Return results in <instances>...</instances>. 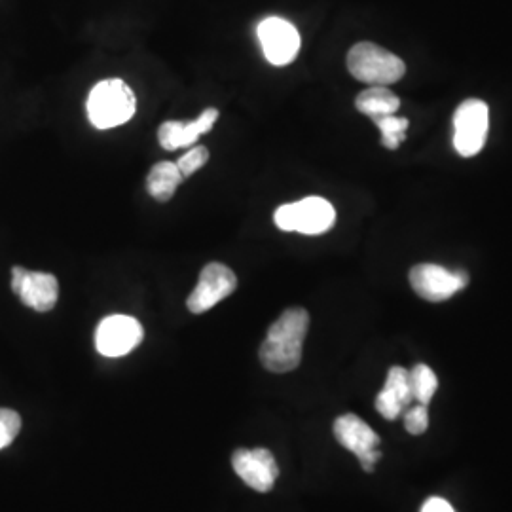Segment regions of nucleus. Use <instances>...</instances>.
Instances as JSON below:
<instances>
[{
  "mask_svg": "<svg viewBox=\"0 0 512 512\" xmlns=\"http://www.w3.org/2000/svg\"><path fill=\"white\" fill-rule=\"evenodd\" d=\"M404 427L410 435H423L429 427V412L425 404H418L410 408L404 416Z\"/></svg>",
  "mask_w": 512,
  "mask_h": 512,
  "instance_id": "obj_21",
  "label": "nucleus"
},
{
  "mask_svg": "<svg viewBox=\"0 0 512 512\" xmlns=\"http://www.w3.org/2000/svg\"><path fill=\"white\" fill-rule=\"evenodd\" d=\"M183 181L184 177L177 164L160 162V164L154 165L148 173V194L158 202H169Z\"/></svg>",
  "mask_w": 512,
  "mask_h": 512,
  "instance_id": "obj_15",
  "label": "nucleus"
},
{
  "mask_svg": "<svg viewBox=\"0 0 512 512\" xmlns=\"http://www.w3.org/2000/svg\"><path fill=\"white\" fill-rule=\"evenodd\" d=\"M414 401L410 374L403 366H393L387 372L384 389L376 397V410L385 420H397L403 414L404 408Z\"/></svg>",
  "mask_w": 512,
  "mask_h": 512,
  "instance_id": "obj_14",
  "label": "nucleus"
},
{
  "mask_svg": "<svg viewBox=\"0 0 512 512\" xmlns=\"http://www.w3.org/2000/svg\"><path fill=\"white\" fill-rule=\"evenodd\" d=\"M408 374H410V387H412L414 399L420 404L429 406L433 395L439 389L437 374L427 365H416Z\"/></svg>",
  "mask_w": 512,
  "mask_h": 512,
  "instance_id": "obj_17",
  "label": "nucleus"
},
{
  "mask_svg": "<svg viewBox=\"0 0 512 512\" xmlns=\"http://www.w3.org/2000/svg\"><path fill=\"white\" fill-rule=\"evenodd\" d=\"M275 226L283 232L319 236L329 232L336 222V211L325 198H304L300 202L281 205L274 215Z\"/></svg>",
  "mask_w": 512,
  "mask_h": 512,
  "instance_id": "obj_4",
  "label": "nucleus"
},
{
  "mask_svg": "<svg viewBox=\"0 0 512 512\" xmlns=\"http://www.w3.org/2000/svg\"><path fill=\"white\" fill-rule=\"evenodd\" d=\"M12 291L18 294L21 304L27 308L46 313L54 310L59 296L57 277L44 272H31L21 266L12 268Z\"/></svg>",
  "mask_w": 512,
  "mask_h": 512,
  "instance_id": "obj_10",
  "label": "nucleus"
},
{
  "mask_svg": "<svg viewBox=\"0 0 512 512\" xmlns=\"http://www.w3.org/2000/svg\"><path fill=\"white\" fill-rule=\"evenodd\" d=\"M380 131H382V145L389 150H397L401 147V143L406 137V129H408V120L395 116V114H385L380 118L372 120Z\"/></svg>",
  "mask_w": 512,
  "mask_h": 512,
  "instance_id": "obj_18",
  "label": "nucleus"
},
{
  "mask_svg": "<svg viewBox=\"0 0 512 512\" xmlns=\"http://www.w3.org/2000/svg\"><path fill=\"white\" fill-rule=\"evenodd\" d=\"M308 329L310 313L304 308L283 311L260 346L262 366L274 374H285L298 368Z\"/></svg>",
  "mask_w": 512,
  "mask_h": 512,
  "instance_id": "obj_1",
  "label": "nucleus"
},
{
  "mask_svg": "<svg viewBox=\"0 0 512 512\" xmlns=\"http://www.w3.org/2000/svg\"><path fill=\"white\" fill-rule=\"evenodd\" d=\"M207 160H209V150L202 147V145H196V147L190 148L184 156L179 158L177 167H179V171H181V175H183L184 179H188V177H192L196 171H200L203 165L207 164Z\"/></svg>",
  "mask_w": 512,
  "mask_h": 512,
  "instance_id": "obj_19",
  "label": "nucleus"
},
{
  "mask_svg": "<svg viewBox=\"0 0 512 512\" xmlns=\"http://www.w3.org/2000/svg\"><path fill=\"white\" fill-rule=\"evenodd\" d=\"M145 338V330L135 317L109 315L95 330V348L103 357H124L137 348Z\"/></svg>",
  "mask_w": 512,
  "mask_h": 512,
  "instance_id": "obj_7",
  "label": "nucleus"
},
{
  "mask_svg": "<svg viewBox=\"0 0 512 512\" xmlns=\"http://www.w3.org/2000/svg\"><path fill=\"white\" fill-rule=\"evenodd\" d=\"M19 429H21V418L18 412L0 408V450H4L14 442L18 437Z\"/></svg>",
  "mask_w": 512,
  "mask_h": 512,
  "instance_id": "obj_20",
  "label": "nucleus"
},
{
  "mask_svg": "<svg viewBox=\"0 0 512 512\" xmlns=\"http://www.w3.org/2000/svg\"><path fill=\"white\" fill-rule=\"evenodd\" d=\"M135 110V93L118 78L95 84L88 97V118L97 129L118 128L133 118Z\"/></svg>",
  "mask_w": 512,
  "mask_h": 512,
  "instance_id": "obj_2",
  "label": "nucleus"
},
{
  "mask_svg": "<svg viewBox=\"0 0 512 512\" xmlns=\"http://www.w3.org/2000/svg\"><path fill=\"white\" fill-rule=\"evenodd\" d=\"M490 109L482 99H467L454 114V148L459 156L473 158L488 139Z\"/></svg>",
  "mask_w": 512,
  "mask_h": 512,
  "instance_id": "obj_5",
  "label": "nucleus"
},
{
  "mask_svg": "<svg viewBox=\"0 0 512 512\" xmlns=\"http://www.w3.org/2000/svg\"><path fill=\"white\" fill-rule=\"evenodd\" d=\"M355 107L361 114L374 120L385 114H395L401 107V99L385 86H372L357 95Z\"/></svg>",
  "mask_w": 512,
  "mask_h": 512,
  "instance_id": "obj_16",
  "label": "nucleus"
},
{
  "mask_svg": "<svg viewBox=\"0 0 512 512\" xmlns=\"http://www.w3.org/2000/svg\"><path fill=\"white\" fill-rule=\"evenodd\" d=\"M217 120H219V110L217 109L203 110L202 114L198 116V120H194V122L169 120L158 128V141L164 150H177V148L196 145L202 135L213 129Z\"/></svg>",
  "mask_w": 512,
  "mask_h": 512,
  "instance_id": "obj_13",
  "label": "nucleus"
},
{
  "mask_svg": "<svg viewBox=\"0 0 512 512\" xmlns=\"http://www.w3.org/2000/svg\"><path fill=\"white\" fill-rule=\"evenodd\" d=\"M420 512H456V509L442 497H429Z\"/></svg>",
  "mask_w": 512,
  "mask_h": 512,
  "instance_id": "obj_22",
  "label": "nucleus"
},
{
  "mask_svg": "<svg viewBox=\"0 0 512 512\" xmlns=\"http://www.w3.org/2000/svg\"><path fill=\"white\" fill-rule=\"evenodd\" d=\"M232 467L236 475L256 492H270L279 476V467L274 454L266 448L236 450L232 456Z\"/></svg>",
  "mask_w": 512,
  "mask_h": 512,
  "instance_id": "obj_12",
  "label": "nucleus"
},
{
  "mask_svg": "<svg viewBox=\"0 0 512 512\" xmlns=\"http://www.w3.org/2000/svg\"><path fill=\"white\" fill-rule=\"evenodd\" d=\"M334 437L346 450L359 458L366 473L374 471L376 461L382 458V452L378 450L380 437L366 421L355 414H344L334 421Z\"/></svg>",
  "mask_w": 512,
  "mask_h": 512,
  "instance_id": "obj_9",
  "label": "nucleus"
},
{
  "mask_svg": "<svg viewBox=\"0 0 512 512\" xmlns=\"http://www.w3.org/2000/svg\"><path fill=\"white\" fill-rule=\"evenodd\" d=\"M258 40L262 44L264 57L275 67L293 63L300 52V35L287 19L268 18L260 21Z\"/></svg>",
  "mask_w": 512,
  "mask_h": 512,
  "instance_id": "obj_11",
  "label": "nucleus"
},
{
  "mask_svg": "<svg viewBox=\"0 0 512 512\" xmlns=\"http://www.w3.org/2000/svg\"><path fill=\"white\" fill-rule=\"evenodd\" d=\"M410 285L423 300L444 302L469 285V274L439 264H418L410 270Z\"/></svg>",
  "mask_w": 512,
  "mask_h": 512,
  "instance_id": "obj_6",
  "label": "nucleus"
},
{
  "mask_svg": "<svg viewBox=\"0 0 512 512\" xmlns=\"http://www.w3.org/2000/svg\"><path fill=\"white\" fill-rule=\"evenodd\" d=\"M348 71L353 78L372 84L389 86L403 78L406 65L403 59L372 42L355 44L348 54Z\"/></svg>",
  "mask_w": 512,
  "mask_h": 512,
  "instance_id": "obj_3",
  "label": "nucleus"
},
{
  "mask_svg": "<svg viewBox=\"0 0 512 512\" xmlns=\"http://www.w3.org/2000/svg\"><path fill=\"white\" fill-rule=\"evenodd\" d=\"M238 289V277L236 274L220 262L207 264L200 274L196 289L190 293L186 300V308L200 315L205 311L215 308L224 298Z\"/></svg>",
  "mask_w": 512,
  "mask_h": 512,
  "instance_id": "obj_8",
  "label": "nucleus"
}]
</instances>
